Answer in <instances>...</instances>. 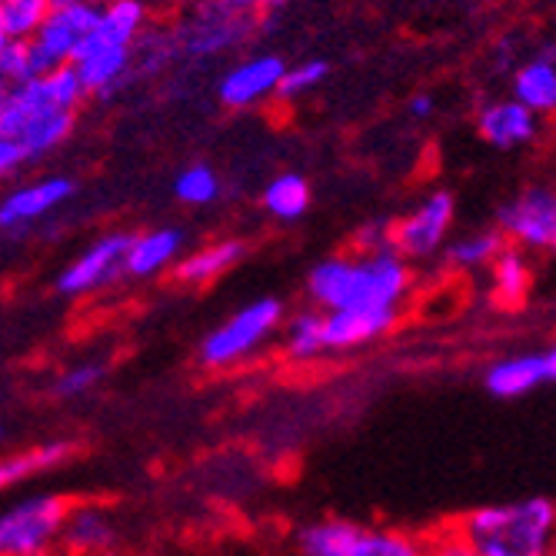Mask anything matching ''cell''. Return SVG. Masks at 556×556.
<instances>
[{"mask_svg": "<svg viewBox=\"0 0 556 556\" xmlns=\"http://www.w3.org/2000/svg\"><path fill=\"white\" fill-rule=\"evenodd\" d=\"M414 290V267L387 254H340L311 267L307 296L317 311H361L387 307L396 311Z\"/></svg>", "mask_w": 556, "mask_h": 556, "instance_id": "obj_1", "label": "cell"}, {"mask_svg": "<svg viewBox=\"0 0 556 556\" xmlns=\"http://www.w3.org/2000/svg\"><path fill=\"white\" fill-rule=\"evenodd\" d=\"M556 507L549 496H523L473 510L460 536L477 556H553Z\"/></svg>", "mask_w": 556, "mask_h": 556, "instance_id": "obj_2", "label": "cell"}, {"mask_svg": "<svg viewBox=\"0 0 556 556\" xmlns=\"http://www.w3.org/2000/svg\"><path fill=\"white\" fill-rule=\"evenodd\" d=\"M283 327V303L277 296H257L230 314L217 330L200 343V364L211 370H227L254 353Z\"/></svg>", "mask_w": 556, "mask_h": 556, "instance_id": "obj_3", "label": "cell"}, {"mask_svg": "<svg viewBox=\"0 0 556 556\" xmlns=\"http://www.w3.org/2000/svg\"><path fill=\"white\" fill-rule=\"evenodd\" d=\"M303 556H424V543L403 530H367L350 520H317L300 530Z\"/></svg>", "mask_w": 556, "mask_h": 556, "instance_id": "obj_4", "label": "cell"}, {"mask_svg": "<svg viewBox=\"0 0 556 556\" xmlns=\"http://www.w3.org/2000/svg\"><path fill=\"white\" fill-rule=\"evenodd\" d=\"M67 503L54 493H34L0 510V556H47L61 543Z\"/></svg>", "mask_w": 556, "mask_h": 556, "instance_id": "obj_5", "label": "cell"}, {"mask_svg": "<svg viewBox=\"0 0 556 556\" xmlns=\"http://www.w3.org/2000/svg\"><path fill=\"white\" fill-rule=\"evenodd\" d=\"M453 220H457V197L450 190H430L417 207L390 220L393 254L407 264L433 261L443 250V243L450 240Z\"/></svg>", "mask_w": 556, "mask_h": 556, "instance_id": "obj_6", "label": "cell"}, {"mask_svg": "<svg viewBox=\"0 0 556 556\" xmlns=\"http://www.w3.org/2000/svg\"><path fill=\"white\" fill-rule=\"evenodd\" d=\"M510 247H520L523 254L556 247V193L546 184H530L510 200L496 207L493 224Z\"/></svg>", "mask_w": 556, "mask_h": 556, "instance_id": "obj_7", "label": "cell"}, {"mask_svg": "<svg viewBox=\"0 0 556 556\" xmlns=\"http://www.w3.org/2000/svg\"><path fill=\"white\" fill-rule=\"evenodd\" d=\"M130 233L114 230L97 237L93 243H87L80 254L58 274L54 287L64 296H87L100 287L114 283L117 277H124V250H127Z\"/></svg>", "mask_w": 556, "mask_h": 556, "instance_id": "obj_8", "label": "cell"}, {"mask_svg": "<svg viewBox=\"0 0 556 556\" xmlns=\"http://www.w3.org/2000/svg\"><path fill=\"white\" fill-rule=\"evenodd\" d=\"M77 193V184L71 177H40L14 187L11 193L0 197V230L8 233H24L34 224L47 220L58 207H64L67 200Z\"/></svg>", "mask_w": 556, "mask_h": 556, "instance_id": "obj_9", "label": "cell"}, {"mask_svg": "<svg viewBox=\"0 0 556 556\" xmlns=\"http://www.w3.org/2000/svg\"><path fill=\"white\" fill-rule=\"evenodd\" d=\"M287 64L280 54H254L237 61L217 84V97L220 104L230 111H250L261 108L264 100L277 97L280 77H283Z\"/></svg>", "mask_w": 556, "mask_h": 556, "instance_id": "obj_10", "label": "cell"}, {"mask_svg": "<svg viewBox=\"0 0 556 556\" xmlns=\"http://www.w3.org/2000/svg\"><path fill=\"white\" fill-rule=\"evenodd\" d=\"M97 17H100V0H84V4L54 8L30 40L40 47V54L54 67L58 64H71L77 58V50L93 34Z\"/></svg>", "mask_w": 556, "mask_h": 556, "instance_id": "obj_11", "label": "cell"}, {"mask_svg": "<svg viewBox=\"0 0 556 556\" xmlns=\"http://www.w3.org/2000/svg\"><path fill=\"white\" fill-rule=\"evenodd\" d=\"M477 134L496 150H523L540 140L543 117L517 104L514 97H496L477 111Z\"/></svg>", "mask_w": 556, "mask_h": 556, "instance_id": "obj_12", "label": "cell"}, {"mask_svg": "<svg viewBox=\"0 0 556 556\" xmlns=\"http://www.w3.org/2000/svg\"><path fill=\"white\" fill-rule=\"evenodd\" d=\"M553 380H556V350L546 346L540 353H517V357L496 361L486 370L483 387L496 400H520L540 387H549Z\"/></svg>", "mask_w": 556, "mask_h": 556, "instance_id": "obj_13", "label": "cell"}, {"mask_svg": "<svg viewBox=\"0 0 556 556\" xmlns=\"http://www.w3.org/2000/svg\"><path fill=\"white\" fill-rule=\"evenodd\" d=\"M184 243H187V233L180 227H154L143 233H130L127 250H124V277L150 280V277L167 274L184 254Z\"/></svg>", "mask_w": 556, "mask_h": 556, "instance_id": "obj_14", "label": "cell"}, {"mask_svg": "<svg viewBox=\"0 0 556 556\" xmlns=\"http://www.w3.org/2000/svg\"><path fill=\"white\" fill-rule=\"evenodd\" d=\"M396 317L400 314L396 311H387V307L324 311V346H327V353L367 346V343L380 340L383 333H390L393 324H396Z\"/></svg>", "mask_w": 556, "mask_h": 556, "instance_id": "obj_15", "label": "cell"}, {"mask_svg": "<svg viewBox=\"0 0 556 556\" xmlns=\"http://www.w3.org/2000/svg\"><path fill=\"white\" fill-rule=\"evenodd\" d=\"M87 97H114V90L134 74V50L84 43L71 61Z\"/></svg>", "mask_w": 556, "mask_h": 556, "instance_id": "obj_16", "label": "cell"}, {"mask_svg": "<svg viewBox=\"0 0 556 556\" xmlns=\"http://www.w3.org/2000/svg\"><path fill=\"white\" fill-rule=\"evenodd\" d=\"M243 257H247V243L237 237H224L207 247H197L193 254H180L170 270H174V280L187 287H207L220 280L224 274H230Z\"/></svg>", "mask_w": 556, "mask_h": 556, "instance_id": "obj_17", "label": "cell"}, {"mask_svg": "<svg viewBox=\"0 0 556 556\" xmlns=\"http://www.w3.org/2000/svg\"><path fill=\"white\" fill-rule=\"evenodd\" d=\"M74 127H77V114L74 111H61L54 104H40L24 121V127L17 130L14 140L21 143L27 164H37V161L54 154V150H61L71 140Z\"/></svg>", "mask_w": 556, "mask_h": 556, "instance_id": "obj_18", "label": "cell"}, {"mask_svg": "<svg viewBox=\"0 0 556 556\" xmlns=\"http://www.w3.org/2000/svg\"><path fill=\"white\" fill-rule=\"evenodd\" d=\"M510 97L536 117H549L556 111V58L553 43L543 47V54L520 64L510 77Z\"/></svg>", "mask_w": 556, "mask_h": 556, "instance_id": "obj_19", "label": "cell"}, {"mask_svg": "<svg viewBox=\"0 0 556 556\" xmlns=\"http://www.w3.org/2000/svg\"><path fill=\"white\" fill-rule=\"evenodd\" d=\"M61 543L77 556L111 549V546H117V523L104 507H97V503H84V507H74V510L67 507V517L61 527Z\"/></svg>", "mask_w": 556, "mask_h": 556, "instance_id": "obj_20", "label": "cell"}, {"mask_svg": "<svg viewBox=\"0 0 556 556\" xmlns=\"http://www.w3.org/2000/svg\"><path fill=\"white\" fill-rule=\"evenodd\" d=\"M147 0H100V17L87 43L134 50L137 37L147 30Z\"/></svg>", "mask_w": 556, "mask_h": 556, "instance_id": "obj_21", "label": "cell"}, {"mask_svg": "<svg viewBox=\"0 0 556 556\" xmlns=\"http://www.w3.org/2000/svg\"><path fill=\"white\" fill-rule=\"evenodd\" d=\"M490 270V290L493 300L503 303V307H520V303L530 296L533 287V270H530V257L523 254L520 247H503L500 254L493 257Z\"/></svg>", "mask_w": 556, "mask_h": 556, "instance_id": "obj_22", "label": "cell"}, {"mask_svg": "<svg viewBox=\"0 0 556 556\" xmlns=\"http://www.w3.org/2000/svg\"><path fill=\"white\" fill-rule=\"evenodd\" d=\"M311 200H314V193H311L307 177L293 174V170H283L274 180H267L261 204H264V214L267 217H274L280 224H296V220L307 217Z\"/></svg>", "mask_w": 556, "mask_h": 556, "instance_id": "obj_23", "label": "cell"}, {"mask_svg": "<svg viewBox=\"0 0 556 556\" xmlns=\"http://www.w3.org/2000/svg\"><path fill=\"white\" fill-rule=\"evenodd\" d=\"M503 247H507V240H503L496 227H477V230L460 233L457 240H446L440 254L446 257L453 270H483L493 264V257Z\"/></svg>", "mask_w": 556, "mask_h": 556, "instance_id": "obj_24", "label": "cell"}, {"mask_svg": "<svg viewBox=\"0 0 556 556\" xmlns=\"http://www.w3.org/2000/svg\"><path fill=\"white\" fill-rule=\"evenodd\" d=\"M283 350H287V357L296 364L324 357L327 353V346H324V311L311 307V311L293 314L283 324Z\"/></svg>", "mask_w": 556, "mask_h": 556, "instance_id": "obj_25", "label": "cell"}, {"mask_svg": "<svg viewBox=\"0 0 556 556\" xmlns=\"http://www.w3.org/2000/svg\"><path fill=\"white\" fill-rule=\"evenodd\" d=\"M71 443H43L24 453H11V457L0 460V490H8L21 480H30L34 473H43L50 467H58L61 460H67Z\"/></svg>", "mask_w": 556, "mask_h": 556, "instance_id": "obj_26", "label": "cell"}, {"mask_svg": "<svg viewBox=\"0 0 556 556\" xmlns=\"http://www.w3.org/2000/svg\"><path fill=\"white\" fill-rule=\"evenodd\" d=\"M50 64L43 54H40V47L34 40H11L0 47V80H4L8 87L14 84H24V80H34L40 74H47Z\"/></svg>", "mask_w": 556, "mask_h": 556, "instance_id": "obj_27", "label": "cell"}, {"mask_svg": "<svg viewBox=\"0 0 556 556\" xmlns=\"http://www.w3.org/2000/svg\"><path fill=\"white\" fill-rule=\"evenodd\" d=\"M224 193L220 174L211 164H190L174 177V197L184 207H211Z\"/></svg>", "mask_w": 556, "mask_h": 556, "instance_id": "obj_28", "label": "cell"}, {"mask_svg": "<svg viewBox=\"0 0 556 556\" xmlns=\"http://www.w3.org/2000/svg\"><path fill=\"white\" fill-rule=\"evenodd\" d=\"M50 11V0H0V21L11 40H30Z\"/></svg>", "mask_w": 556, "mask_h": 556, "instance_id": "obj_29", "label": "cell"}, {"mask_svg": "<svg viewBox=\"0 0 556 556\" xmlns=\"http://www.w3.org/2000/svg\"><path fill=\"white\" fill-rule=\"evenodd\" d=\"M40 87H43L50 104L61 108V111L77 114L84 108V100H87V90H84L74 64H58V67H50L47 74H40Z\"/></svg>", "mask_w": 556, "mask_h": 556, "instance_id": "obj_30", "label": "cell"}, {"mask_svg": "<svg viewBox=\"0 0 556 556\" xmlns=\"http://www.w3.org/2000/svg\"><path fill=\"white\" fill-rule=\"evenodd\" d=\"M330 77V64L324 58H311V61H300L293 67L283 71L280 87H277V100H300L314 93L317 87H324Z\"/></svg>", "mask_w": 556, "mask_h": 556, "instance_id": "obj_31", "label": "cell"}, {"mask_svg": "<svg viewBox=\"0 0 556 556\" xmlns=\"http://www.w3.org/2000/svg\"><path fill=\"white\" fill-rule=\"evenodd\" d=\"M100 377H104V364H74V367H67V370L58 377L54 390H58V396L74 400V396L90 393V390L100 383Z\"/></svg>", "mask_w": 556, "mask_h": 556, "instance_id": "obj_32", "label": "cell"}, {"mask_svg": "<svg viewBox=\"0 0 556 556\" xmlns=\"http://www.w3.org/2000/svg\"><path fill=\"white\" fill-rule=\"evenodd\" d=\"M353 250L357 254H387V250H393L390 243V220H364L357 230H353Z\"/></svg>", "mask_w": 556, "mask_h": 556, "instance_id": "obj_33", "label": "cell"}, {"mask_svg": "<svg viewBox=\"0 0 556 556\" xmlns=\"http://www.w3.org/2000/svg\"><path fill=\"white\" fill-rule=\"evenodd\" d=\"M24 167H27V157H24L21 143L11 140V137H0V184L17 177Z\"/></svg>", "mask_w": 556, "mask_h": 556, "instance_id": "obj_34", "label": "cell"}, {"mask_svg": "<svg viewBox=\"0 0 556 556\" xmlns=\"http://www.w3.org/2000/svg\"><path fill=\"white\" fill-rule=\"evenodd\" d=\"M424 556H477L460 533H440L433 543H424Z\"/></svg>", "mask_w": 556, "mask_h": 556, "instance_id": "obj_35", "label": "cell"}, {"mask_svg": "<svg viewBox=\"0 0 556 556\" xmlns=\"http://www.w3.org/2000/svg\"><path fill=\"white\" fill-rule=\"evenodd\" d=\"M433 97L430 93H414L410 100H407V114L414 117V121H427V117H433Z\"/></svg>", "mask_w": 556, "mask_h": 556, "instance_id": "obj_36", "label": "cell"}, {"mask_svg": "<svg viewBox=\"0 0 556 556\" xmlns=\"http://www.w3.org/2000/svg\"><path fill=\"white\" fill-rule=\"evenodd\" d=\"M71 4H84V0H50V8H71Z\"/></svg>", "mask_w": 556, "mask_h": 556, "instance_id": "obj_37", "label": "cell"}, {"mask_svg": "<svg viewBox=\"0 0 556 556\" xmlns=\"http://www.w3.org/2000/svg\"><path fill=\"white\" fill-rule=\"evenodd\" d=\"M90 556H124L117 546H111V549H100V553H90Z\"/></svg>", "mask_w": 556, "mask_h": 556, "instance_id": "obj_38", "label": "cell"}, {"mask_svg": "<svg viewBox=\"0 0 556 556\" xmlns=\"http://www.w3.org/2000/svg\"><path fill=\"white\" fill-rule=\"evenodd\" d=\"M8 43V30H4V21H0V47Z\"/></svg>", "mask_w": 556, "mask_h": 556, "instance_id": "obj_39", "label": "cell"}, {"mask_svg": "<svg viewBox=\"0 0 556 556\" xmlns=\"http://www.w3.org/2000/svg\"><path fill=\"white\" fill-rule=\"evenodd\" d=\"M4 93H8V84H4V80H0V104H4Z\"/></svg>", "mask_w": 556, "mask_h": 556, "instance_id": "obj_40", "label": "cell"}, {"mask_svg": "<svg viewBox=\"0 0 556 556\" xmlns=\"http://www.w3.org/2000/svg\"><path fill=\"white\" fill-rule=\"evenodd\" d=\"M4 440H8V430H4V427H0V443H4Z\"/></svg>", "mask_w": 556, "mask_h": 556, "instance_id": "obj_41", "label": "cell"}]
</instances>
